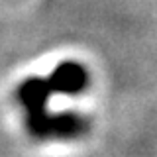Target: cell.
Here are the masks:
<instances>
[{
  "instance_id": "obj_3",
  "label": "cell",
  "mask_w": 157,
  "mask_h": 157,
  "mask_svg": "<svg viewBox=\"0 0 157 157\" xmlns=\"http://www.w3.org/2000/svg\"><path fill=\"white\" fill-rule=\"evenodd\" d=\"M53 90L47 82V77H28L16 88V100L28 114H36L47 108Z\"/></svg>"
},
{
  "instance_id": "obj_2",
  "label": "cell",
  "mask_w": 157,
  "mask_h": 157,
  "mask_svg": "<svg viewBox=\"0 0 157 157\" xmlns=\"http://www.w3.org/2000/svg\"><path fill=\"white\" fill-rule=\"evenodd\" d=\"M47 82L53 92L77 96L88 88L90 77H88V71L85 65H81L77 61H63L47 77Z\"/></svg>"
},
{
  "instance_id": "obj_1",
  "label": "cell",
  "mask_w": 157,
  "mask_h": 157,
  "mask_svg": "<svg viewBox=\"0 0 157 157\" xmlns=\"http://www.w3.org/2000/svg\"><path fill=\"white\" fill-rule=\"evenodd\" d=\"M26 130L37 140H71L90 130V120L77 112H49L47 108L26 116Z\"/></svg>"
}]
</instances>
